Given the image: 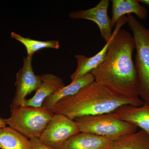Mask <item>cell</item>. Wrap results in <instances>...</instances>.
<instances>
[{
    "instance_id": "cell-8",
    "label": "cell",
    "mask_w": 149,
    "mask_h": 149,
    "mask_svg": "<svg viewBox=\"0 0 149 149\" xmlns=\"http://www.w3.org/2000/svg\"><path fill=\"white\" fill-rule=\"evenodd\" d=\"M109 3V0H101L93 8L71 12L69 14V17L74 19H82L94 22L98 26L102 37L107 42L110 40L113 33L111 19L108 15Z\"/></svg>"
},
{
    "instance_id": "cell-17",
    "label": "cell",
    "mask_w": 149,
    "mask_h": 149,
    "mask_svg": "<svg viewBox=\"0 0 149 149\" xmlns=\"http://www.w3.org/2000/svg\"><path fill=\"white\" fill-rule=\"evenodd\" d=\"M11 37L20 42L25 47L27 50V56L31 57H33V55L36 52L42 49L52 48L57 49L60 48V44L58 40L38 41L22 37L14 32H12Z\"/></svg>"
},
{
    "instance_id": "cell-20",
    "label": "cell",
    "mask_w": 149,
    "mask_h": 149,
    "mask_svg": "<svg viewBox=\"0 0 149 149\" xmlns=\"http://www.w3.org/2000/svg\"><path fill=\"white\" fill-rule=\"evenodd\" d=\"M139 2L143 3L144 4L149 6V0H139Z\"/></svg>"
},
{
    "instance_id": "cell-4",
    "label": "cell",
    "mask_w": 149,
    "mask_h": 149,
    "mask_svg": "<svg viewBox=\"0 0 149 149\" xmlns=\"http://www.w3.org/2000/svg\"><path fill=\"white\" fill-rule=\"evenodd\" d=\"M80 132L93 133L115 141L137 131L136 125L120 119L113 112L78 118Z\"/></svg>"
},
{
    "instance_id": "cell-19",
    "label": "cell",
    "mask_w": 149,
    "mask_h": 149,
    "mask_svg": "<svg viewBox=\"0 0 149 149\" xmlns=\"http://www.w3.org/2000/svg\"><path fill=\"white\" fill-rule=\"evenodd\" d=\"M6 126V124L3 118H0V128H4Z\"/></svg>"
},
{
    "instance_id": "cell-7",
    "label": "cell",
    "mask_w": 149,
    "mask_h": 149,
    "mask_svg": "<svg viewBox=\"0 0 149 149\" xmlns=\"http://www.w3.org/2000/svg\"><path fill=\"white\" fill-rule=\"evenodd\" d=\"M32 59L31 57H24L23 66L16 74V92L10 106L11 112L16 108L23 107L27 96L37 91L42 85L39 75H36L33 71Z\"/></svg>"
},
{
    "instance_id": "cell-1",
    "label": "cell",
    "mask_w": 149,
    "mask_h": 149,
    "mask_svg": "<svg viewBox=\"0 0 149 149\" xmlns=\"http://www.w3.org/2000/svg\"><path fill=\"white\" fill-rule=\"evenodd\" d=\"M135 49L133 36L127 30L120 29L109 46L103 62L91 72L95 81L119 95L141 100L133 59Z\"/></svg>"
},
{
    "instance_id": "cell-13",
    "label": "cell",
    "mask_w": 149,
    "mask_h": 149,
    "mask_svg": "<svg viewBox=\"0 0 149 149\" xmlns=\"http://www.w3.org/2000/svg\"><path fill=\"white\" fill-rule=\"evenodd\" d=\"M94 81L95 79L91 73L72 80L69 85L65 86L46 99L43 102L42 107L51 110L59 101L73 95Z\"/></svg>"
},
{
    "instance_id": "cell-12",
    "label": "cell",
    "mask_w": 149,
    "mask_h": 149,
    "mask_svg": "<svg viewBox=\"0 0 149 149\" xmlns=\"http://www.w3.org/2000/svg\"><path fill=\"white\" fill-rule=\"evenodd\" d=\"M112 142L105 137L80 132L70 138L61 149H109Z\"/></svg>"
},
{
    "instance_id": "cell-5",
    "label": "cell",
    "mask_w": 149,
    "mask_h": 149,
    "mask_svg": "<svg viewBox=\"0 0 149 149\" xmlns=\"http://www.w3.org/2000/svg\"><path fill=\"white\" fill-rule=\"evenodd\" d=\"M11 113L10 117L4 119L6 124L29 139L40 138L54 115L43 107H19Z\"/></svg>"
},
{
    "instance_id": "cell-16",
    "label": "cell",
    "mask_w": 149,
    "mask_h": 149,
    "mask_svg": "<svg viewBox=\"0 0 149 149\" xmlns=\"http://www.w3.org/2000/svg\"><path fill=\"white\" fill-rule=\"evenodd\" d=\"M109 149H149V136L141 129L112 141Z\"/></svg>"
},
{
    "instance_id": "cell-11",
    "label": "cell",
    "mask_w": 149,
    "mask_h": 149,
    "mask_svg": "<svg viewBox=\"0 0 149 149\" xmlns=\"http://www.w3.org/2000/svg\"><path fill=\"white\" fill-rule=\"evenodd\" d=\"M121 120L136 125L149 136V104L139 107L126 105L113 112Z\"/></svg>"
},
{
    "instance_id": "cell-15",
    "label": "cell",
    "mask_w": 149,
    "mask_h": 149,
    "mask_svg": "<svg viewBox=\"0 0 149 149\" xmlns=\"http://www.w3.org/2000/svg\"><path fill=\"white\" fill-rule=\"evenodd\" d=\"M0 149H32L29 139L10 126L0 128Z\"/></svg>"
},
{
    "instance_id": "cell-14",
    "label": "cell",
    "mask_w": 149,
    "mask_h": 149,
    "mask_svg": "<svg viewBox=\"0 0 149 149\" xmlns=\"http://www.w3.org/2000/svg\"><path fill=\"white\" fill-rule=\"evenodd\" d=\"M112 2V27H114L119 19L125 14H134L141 19H146L148 10L137 0H113Z\"/></svg>"
},
{
    "instance_id": "cell-6",
    "label": "cell",
    "mask_w": 149,
    "mask_h": 149,
    "mask_svg": "<svg viewBox=\"0 0 149 149\" xmlns=\"http://www.w3.org/2000/svg\"><path fill=\"white\" fill-rule=\"evenodd\" d=\"M80 132L75 120L63 115L54 114L39 139L48 146L61 149L70 138Z\"/></svg>"
},
{
    "instance_id": "cell-2",
    "label": "cell",
    "mask_w": 149,
    "mask_h": 149,
    "mask_svg": "<svg viewBox=\"0 0 149 149\" xmlns=\"http://www.w3.org/2000/svg\"><path fill=\"white\" fill-rule=\"evenodd\" d=\"M142 100H132L119 95L96 81L73 95L61 99L51 110L54 114L63 115L72 120L88 116L113 112L126 105L139 107Z\"/></svg>"
},
{
    "instance_id": "cell-21",
    "label": "cell",
    "mask_w": 149,
    "mask_h": 149,
    "mask_svg": "<svg viewBox=\"0 0 149 149\" xmlns=\"http://www.w3.org/2000/svg\"><path fill=\"white\" fill-rule=\"evenodd\" d=\"M148 34H149V29H148Z\"/></svg>"
},
{
    "instance_id": "cell-3",
    "label": "cell",
    "mask_w": 149,
    "mask_h": 149,
    "mask_svg": "<svg viewBox=\"0 0 149 149\" xmlns=\"http://www.w3.org/2000/svg\"><path fill=\"white\" fill-rule=\"evenodd\" d=\"M127 23L133 34L136 54L135 65L139 97L149 104V35L148 29L132 14Z\"/></svg>"
},
{
    "instance_id": "cell-9",
    "label": "cell",
    "mask_w": 149,
    "mask_h": 149,
    "mask_svg": "<svg viewBox=\"0 0 149 149\" xmlns=\"http://www.w3.org/2000/svg\"><path fill=\"white\" fill-rule=\"evenodd\" d=\"M128 18L123 16L116 22V26L112 33V35L109 41L107 42L102 49L98 53L93 56L88 57L82 55H75L77 60V67L74 72L71 76V79L74 80L85 74L91 73V71L98 67L104 61L106 57L109 46L117 32L123 25L127 23Z\"/></svg>"
},
{
    "instance_id": "cell-18",
    "label": "cell",
    "mask_w": 149,
    "mask_h": 149,
    "mask_svg": "<svg viewBox=\"0 0 149 149\" xmlns=\"http://www.w3.org/2000/svg\"><path fill=\"white\" fill-rule=\"evenodd\" d=\"M29 140L32 149H56L43 143L39 140V138H33Z\"/></svg>"
},
{
    "instance_id": "cell-10",
    "label": "cell",
    "mask_w": 149,
    "mask_h": 149,
    "mask_svg": "<svg viewBox=\"0 0 149 149\" xmlns=\"http://www.w3.org/2000/svg\"><path fill=\"white\" fill-rule=\"evenodd\" d=\"M39 77L42 85L32 97L25 100L23 107H41L46 99L65 86L62 79L54 74L47 73Z\"/></svg>"
}]
</instances>
